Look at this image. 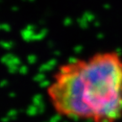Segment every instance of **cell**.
<instances>
[{
  "label": "cell",
  "mask_w": 122,
  "mask_h": 122,
  "mask_svg": "<svg viewBox=\"0 0 122 122\" xmlns=\"http://www.w3.org/2000/svg\"><path fill=\"white\" fill-rule=\"evenodd\" d=\"M46 95L53 111L68 119L118 122L122 118V56L100 51L61 65Z\"/></svg>",
  "instance_id": "obj_1"
}]
</instances>
